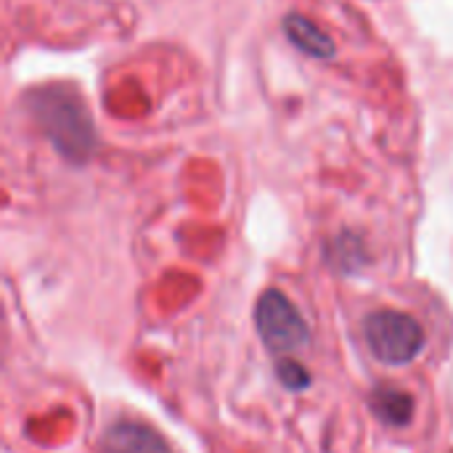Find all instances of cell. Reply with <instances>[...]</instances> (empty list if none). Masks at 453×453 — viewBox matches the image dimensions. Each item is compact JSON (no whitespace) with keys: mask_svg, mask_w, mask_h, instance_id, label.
<instances>
[{"mask_svg":"<svg viewBox=\"0 0 453 453\" xmlns=\"http://www.w3.org/2000/svg\"><path fill=\"white\" fill-rule=\"evenodd\" d=\"M414 398L398 385H377L369 395L372 414L388 427H406L414 419Z\"/></svg>","mask_w":453,"mask_h":453,"instance_id":"5","label":"cell"},{"mask_svg":"<svg viewBox=\"0 0 453 453\" xmlns=\"http://www.w3.org/2000/svg\"><path fill=\"white\" fill-rule=\"evenodd\" d=\"M364 337L374 358L388 366H406L425 350L422 324L401 311H377L364 321Z\"/></svg>","mask_w":453,"mask_h":453,"instance_id":"2","label":"cell"},{"mask_svg":"<svg viewBox=\"0 0 453 453\" xmlns=\"http://www.w3.org/2000/svg\"><path fill=\"white\" fill-rule=\"evenodd\" d=\"M27 104L61 157H66L74 165L90 159L96 149V130L90 111L74 88L58 82L42 85L29 90Z\"/></svg>","mask_w":453,"mask_h":453,"instance_id":"1","label":"cell"},{"mask_svg":"<svg viewBox=\"0 0 453 453\" xmlns=\"http://www.w3.org/2000/svg\"><path fill=\"white\" fill-rule=\"evenodd\" d=\"M101 451L104 453H173L167 441L149 425L122 419L114 422L104 438H101Z\"/></svg>","mask_w":453,"mask_h":453,"instance_id":"4","label":"cell"},{"mask_svg":"<svg viewBox=\"0 0 453 453\" xmlns=\"http://www.w3.org/2000/svg\"><path fill=\"white\" fill-rule=\"evenodd\" d=\"M334 263L340 271H350V268H358L361 265V242L356 236H340L334 242Z\"/></svg>","mask_w":453,"mask_h":453,"instance_id":"8","label":"cell"},{"mask_svg":"<svg viewBox=\"0 0 453 453\" xmlns=\"http://www.w3.org/2000/svg\"><path fill=\"white\" fill-rule=\"evenodd\" d=\"M255 326L265 348L279 356L300 350L311 340L308 321L295 308V303L279 289H265L260 295L255 305Z\"/></svg>","mask_w":453,"mask_h":453,"instance_id":"3","label":"cell"},{"mask_svg":"<svg viewBox=\"0 0 453 453\" xmlns=\"http://www.w3.org/2000/svg\"><path fill=\"white\" fill-rule=\"evenodd\" d=\"M284 32L289 37V42L303 50L305 56H313V58H332L337 53V45L334 40L316 24L311 21L308 16L303 13H289L284 19Z\"/></svg>","mask_w":453,"mask_h":453,"instance_id":"6","label":"cell"},{"mask_svg":"<svg viewBox=\"0 0 453 453\" xmlns=\"http://www.w3.org/2000/svg\"><path fill=\"white\" fill-rule=\"evenodd\" d=\"M276 377L289 393H303L313 385V377L308 374V369L295 358H281L276 364Z\"/></svg>","mask_w":453,"mask_h":453,"instance_id":"7","label":"cell"}]
</instances>
